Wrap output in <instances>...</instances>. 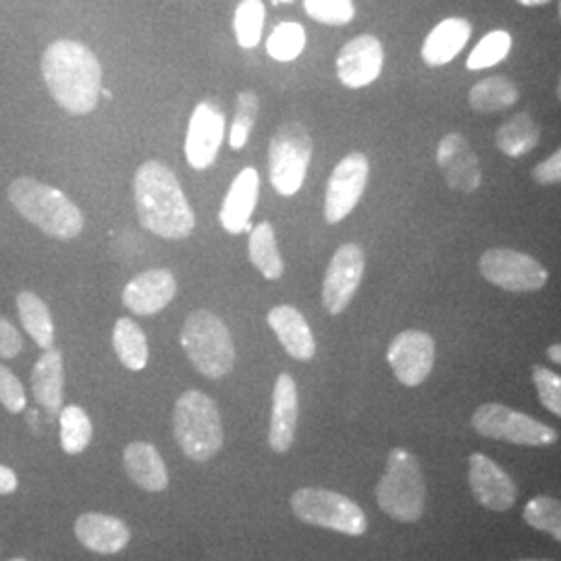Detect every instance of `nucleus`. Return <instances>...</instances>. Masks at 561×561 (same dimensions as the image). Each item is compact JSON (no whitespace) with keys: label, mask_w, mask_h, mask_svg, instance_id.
<instances>
[{"label":"nucleus","mask_w":561,"mask_h":561,"mask_svg":"<svg viewBox=\"0 0 561 561\" xmlns=\"http://www.w3.org/2000/svg\"><path fill=\"white\" fill-rule=\"evenodd\" d=\"M23 350V340H21L20 331L0 317V358L11 360L18 358Z\"/></svg>","instance_id":"ea45409f"},{"label":"nucleus","mask_w":561,"mask_h":561,"mask_svg":"<svg viewBox=\"0 0 561 561\" xmlns=\"http://www.w3.org/2000/svg\"><path fill=\"white\" fill-rule=\"evenodd\" d=\"M472 426L481 437L495 442L516 443L528 447H547L558 443V431L495 401L482 403L474 410Z\"/></svg>","instance_id":"1a4fd4ad"},{"label":"nucleus","mask_w":561,"mask_h":561,"mask_svg":"<svg viewBox=\"0 0 561 561\" xmlns=\"http://www.w3.org/2000/svg\"><path fill=\"white\" fill-rule=\"evenodd\" d=\"M561 347L560 343H556V345H551L549 350H547V356H549V360L556 362V364H560L561 362Z\"/></svg>","instance_id":"37998d69"},{"label":"nucleus","mask_w":561,"mask_h":561,"mask_svg":"<svg viewBox=\"0 0 561 561\" xmlns=\"http://www.w3.org/2000/svg\"><path fill=\"white\" fill-rule=\"evenodd\" d=\"M516 561H549V560H516Z\"/></svg>","instance_id":"de8ad7c7"},{"label":"nucleus","mask_w":561,"mask_h":561,"mask_svg":"<svg viewBox=\"0 0 561 561\" xmlns=\"http://www.w3.org/2000/svg\"><path fill=\"white\" fill-rule=\"evenodd\" d=\"M385 50L379 38L362 34L341 48L337 57V78L345 88L360 90L379 80Z\"/></svg>","instance_id":"f3484780"},{"label":"nucleus","mask_w":561,"mask_h":561,"mask_svg":"<svg viewBox=\"0 0 561 561\" xmlns=\"http://www.w3.org/2000/svg\"><path fill=\"white\" fill-rule=\"evenodd\" d=\"M533 180L541 185H556L561 180V152H553L549 159L533 169Z\"/></svg>","instance_id":"a19ab883"},{"label":"nucleus","mask_w":561,"mask_h":561,"mask_svg":"<svg viewBox=\"0 0 561 561\" xmlns=\"http://www.w3.org/2000/svg\"><path fill=\"white\" fill-rule=\"evenodd\" d=\"M306 46V32L300 23L287 21L275 27L271 38L266 42V53L271 59L279 62H289L296 60L304 53Z\"/></svg>","instance_id":"473e14b6"},{"label":"nucleus","mask_w":561,"mask_h":561,"mask_svg":"<svg viewBox=\"0 0 561 561\" xmlns=\"http://www.w3.org/2000/svg\"><path fill=\"white\" fill-rule=\"evenodd\" d=\"M76 537L85 549L101 556H115L131 541V533L125 522L101 512L81 514L76 520Z\"/></svg>","instance_id":"412c9836"},{"label":"nucleus","mask_w":561,"mask_h":561,"mask_svg":"<svg viewBox=\"0 0 561 561\" xmlns=\"http://www.w3.org/2000/svg\"><path fill=\"white\" fill-rule=\"evenodd\" d=\"M522 518H524L528 526L542 530V533L551 535L556 541H560L561 505L558 500L547 497V495L530 500V502L526 503L524 512H522Z\"/></svg>","instance_id":"f704fd0d"},{"label":"nucleus","mask_w":561,"mask_h":561,"mask_svg":"<svg viewBox=\"0 0 561 561\" xmlns=\"http://www.w3.org/2000/svg\"><path fill=\"white\" fill-rule=\"evenodd\" d=\"M312 152L314 141L304 125L296 121L280 125L268 146V178L277 194L296 196L300 192Z\"/></svg>","instance_id":"6e6552de"},{"label":"nucleus","mask_w":561,"mask_h":561,"mask_svg":"<svg viewBox=\"0 0 561 561\" xmlns=\"http://www.w3.org/2000/svg\"><path fill=\"white\" fill-rule=\"evenodd\" d=\"M533 381L537 387V393L541 398V403L556 416H561V379L558 373L545 368V366H535L533 368Z\"/></svg>","instance_id":"4c0bfd02"},{"label":"nucleus","mask_w":561,"mask_h":561,"mask_svg":"<svg viewBox=\"0 0 561 561\" xmlns=\"http://www.w3.org/2000/svg\"><path fill=\"white\" fill-rule=\"evenodd\" d=\"M259 108L261 102L259 96L250 90H243L238 96V106H236V119L231 125V134H229V146L233 150H241L248 140H250V131L259 117Z\"/></svg>","instance_id":"c9c22d12"},{"label":"nucleus","mask_w":561,"mask_h":561,"mask_svg":"<svg viewBox=\"0 0 561 561\" xmlns=\"http://www.w3.org/2000/svg\"><path fill=\"white\" fill-rule=\"evenodd\" d=\"M291 510L304 524L321 526L350 537H360L368 530V520L360 505L329 489H298L291 495Z\"/></svg>","instance_id":"0eeeda50"},{"label":"nucleus","mask_w":561,"mask_h":561,"mask_svg":"<svg viewBox=\"0 0 561 561\" xmlns=\"http://www.w3.org/2000/svg\"><path fill=\"white\" fill-rule=\"evenodd\" d=\"M468 481L474 500L493 512H507L518 502V486L497 461L484 454H472L468 460Z\"/></svg>","instance_id":"4468645a"},{"label":"nucleus","mask_w":561,"mask_h":561,"mask_svg":"<svg viewBox=\"0 0 561 561\" xmlns=\"http://www.w3.org/2000/svg\"><path fill=\"white\" fill-rule=\"evenodd\" d=\"M300 416V398L298 385L291 375L283 373L277 377L273 391V412H271V428H268V445L273 451L285 454L294 445L296 428Z\"/></svg>","instance_id":"6ab92c4d"},{"label":"nucleus","mask_w":561,"mask_h":561,"mask_svg":"<svg viewBox=\"0 0 561 561\" xmlns=\"http://www.w3.org/2000/svg\"><path fill=\"white\" fill-rule=\"evenodd\" d=\"M264 18H266V9H264L262 0H241L236 9V18H233L236 41L241 48L259 46L262 30H264Z\"/></svg>","instance_id":"2f4dec72"},{"label":"nucleus","mask_w":561,"mask_h":561,"mask_svg":"<svg viewBox=\"0 0 561 561\" xmlns=\"http://www.w3.org/2000/svg\"><path fill=\"white\" fill-rule=\"evenodd\" d=\"M225 138V115L213 102H201L187 125L185 159L192 169L204 171L217 161Z\"/></svg>","instance_id":"2eb2a0df"},{"label":"nucleus","mask_w":561,"mask_h":561,"mask_svg":"<svg viewBox=\"0 0 561 561\" xmlns=\"http://www.w3.org/2000/svg\"><path fill=\"white\" fill-rule=\"evenodd\" d=\"M539 140H541V129L526 113H520L507 123H503L497 131V148L505 157H512V159H520L524 154L533 152Z\"/></svg>","instance_id":"c85d7f7f"},{"label":"nucleus","mask_w":561,"mask_h":561,"mask_svg":"<svg viewBox=\"0 0 561 561\" xmlns=\"http://www.w3.org/2000/svg\"><path fill=\"white\" fill-rule=\"evenodd\" d=\"M0 403L11 414H20L27 405V396L20 379L2 364H0Z\"/></svg>","instance_id":"58836bf2"},{"label":"nucleus","mask_w":561,"mask_h":561,"mask_svg":"<svg viewBox=\"0 0 561 561\" xmlns=\"http://www.w3.org/2000/svg\"><path fill=\"white\" fill-rule=\"evenodd\" d=\"M62 389H65L62 354L57 347H50L42 354L32 370L34 398L46 410L48 416H59L62 410Z\"/></svg>","instance_id":"393cba45"},{"label":"nucleus","mask_w":561,"mask_h":561,"mask_svg":"<svg viewBox=\"0 0 561 561\" xmlns=\"http://www.w3.org/2000/svg\"><path fill=\"white\" fill-rule=\"evenodd\" d=\"M259 192H261L259 171L252 167H245L231 183L219 213V219L227 233L240 236L243 231H252L250 217L259 204Z\"/></svg>","instance_id":"aec40b11"},{"label":"nucleus","mask_w":561,"mask_h":561,"mask_svg":"<svg viewBox=\"0 0 561 561\" xmlns=\"http://www.w3.org/2000/svg\"><path fill=\"white\" fill-rule=\"evenodd\" d=\"M370 175V162L362 152H352L333 169L324 194V219L341 222L360 202Z\"/></svg>","instance_id":"f8f14e48"},{"label":"nucleus","mask_w":561,"mask_h":561,"mask_svg":"<svg viewBox=\"0 0 561 561\" xmlns=\"http://www.w3.org/2000/svg\"><path fill=\"white\" fill-rule=\"evenodd\" d=\"M123 466L127 477L148 493H161L169 486L167 463L152 443H129L123 451Z\"/></svg>","instance_id":"5701e85b"},{"label":"nucleus","mask_w":561,"mask_h":561,"mask_svg":"<svg viewBox=\"0 0 561 561\" xmlns=\"http://www.w3.org/2000/svg\"><path fill=\"white\" fill-rule=\"evenodd\" d=\"M304 9L312 20L324 25H345L356 15L352 0H304Z\"/></svg>","instance_id":"e433bc0d"},{"label":"nucleus","mask_w":561,"mask_h":561,"mask_svg":"<svg viewBox=\"0 0 561 561\" xmlns=\"http://www.w3.org/2000/svg\"><path fill=\"white\" fill-rule=\"evenodd\" d=\"M437 164L442 169L443 180L451 190L461 194H472L481 187L482 169L479 157L458 131L447 134L439 141Z\"/></svg>","instance_id":"dca6fc26"},{"label":"nucleus","mask_w":561,"mask_h":561,"mask_svg":"<svg viewBox=\"0 0 561 561\" xmlns=\"http://www.w3.org/2000/svg\"><path fill=\"white\" fill-rule=\"evenodd\" d=\"M248 250H250V262L261 271L264 279L279 280L283 277L285 264L280 259L275 229L271 222L262 221L256 227H252Z\"/></svg>","instance_id":"bb28decb"},{"label":"nucleus","mask_w":561,"mask_h":561,"mask_svg":"<svg viewBox=\"0 0 561 561\" xmlns=\"http://www.w3.org/2000/svg\"><path fill=\"white\" fill-rule=\"evenodd\" d=\"M18 486H20L18 474L9 466L0 463V495H11L18 491Z\"/></svg>","instance_id":"79ce46f5"},{"label":"nucleus","mask_w":561,"mask_h":561,"mask_svg":"<svg viewBox=\"0 0 561 561\" xmlns=\"http://www.w3.org/2000/svg\"><path fill=\"white\" fill-rule=\"evenodd\" d=\"M173 435L190 460H213L225 442L217 401L198 389L181 393L173 410Z\"/></svg>","instance_id":"20e7f679"},{"label":"nucleus","mask_w":561,"mask_h":561,"mask_svg":"<svg viewBox=\"0 0 561 561\" xmlns=\"http://www.w3.org/2000/svg\"><path fill=\"white\" fill-rule=\"evenodd\" d=\"M277 2H294V0H277Z\"/></svg>","instance_id":"49530a36"},{"label":"nucleus","mask_w":561,"mask_h":561,"mask_svg":"<svg viewBox=\"0 0 561 561\" xmlns=\"http://www.w3.org/2000/svg\"><path fill=\"white\" fill-rule=\"evenodd\" d=\"M520 92L514 81L507 78H486L477 81L468 94V102L477 113H500L514 106Z\"/></svg>","instance_id":"c756f323"},{"label":"nucleus","mask_w":561,"mask_h":561,"mask_svg":"<svg viewBox=\"0 0 561 561\" xmlns=\"http://www.w3.org/2000/svg\"><path fill=\"white\" fill-rule=\"evenodd\" d=\"M60 447L69 456L81 454L94 435V426L80 405H62L59 412Z\"/></svg>","instance_id":"7c9ffc66"},{"label":"nucleus","mask_w":561,"mask_h":561,"mask_svg":"<svg viewBox=\"0 0 561 561\" xmlns=\"http://www.w3.org/2000/svg\"><path fill=\"white\" fill-rule=\"evenodd\" d=\"M364 268H366V256L360 245L343 243L329 262L327 275L322 280V306L329 314L337 317L341 312H345V308L358 294Z\"/></svg>","instance_id":"9b49d317"},{"label":"nucleus","mask_w":561,"mask_h":561,"mask_svg":"<svg viewBox=\"0 0 561 561\" xmlns=\"http://www.w3.org/2000/svg\"><path fill=\"white\" fill-rule=\"evenodd\" d=\"M435 341L424 331H403L391 341L387 362L405 387H419L428 379L435 366Z\"/></svg>","instance_id":"ddd939ff"},{"label":"nucleus","mask_w":561,"mask_h":561,"mask_svg":"<svg viewBox=\"0 0 561 561\" xmlns=\"http://www.w3.org/2000/svg\"><path fill=\"white\" fill-rule=\"evenodd\" d=\"M42 78L50 96L71 115H88L101 101V60L81 42H53L42 55Z\"/></svg>","instance_id":"f257e3e1"},{"label":"nucleus","mask_w":561,"mask_h":561,"mask_svg":"<svg viewBox=\"0 0 561 561\" xmlns=\"http://www.w3.org/2000/svg\"><path fill=\"white\" fill-rule=\"evenodd\" d=\"M516 2H520L524 7H541V4H549L553 0H516Z\"/></svg>","instance_id":"c03bdc74"},{"label":"nucleus","mask_w":561,"mask_h":561,"mask_svg":"<svg viewBox=\"0 0 561 561\" xmlns=\"http://www.w3.org/2000/svg\"><path fill=\"white\" fill-rule=\"evenodd\" d=\"M375 493L379 507L393 520H421L426 502L421 461L403 447L391 449L387 458V470Z\"/></svg>","instance_id":"423d86ee"},{"label":"nucleus","mask_w":561,"mask_h":561,"mask_svg":"<svg viewBox=\"0 0 561 561\" xmlns=\"http://www.w3.org/2000/svg\"><path fill=\"white\" fill-rule=\"evenodd\" d=\"M9 202L25 221L36 225L44 236L69 241L83 231V213L60 190L32 178H18L9 185Z\"/></svg>","instance_id":"7ed1b4c3"},{"label":"nucleus","mask_w":561,"mask_h":561,"mask_svg":"<svg viewBox=\"0 0 561 561\" xmlns=\"http://www.w3.org/2000/svg\"><path fill=\"white\" fill-rule=\"evenodd\" d=\"M268 327L275 331L283 350L294 360L308 362L317 356V341L298 308L280 304L268 312Z\"/></svg>","instance_id":"4be33fe9"},{"label":"nucleus","mask_w":561,"mask_h":561,"mask_svg":"<svg viewBox=\"0 0 561 561\" xmlns=\"http://www.w3.org/2000/svg\"><path fill=\"white\" fill-rule=\"evenodd\" d=\"M9 561H27V560H23V558H15V560H9Z\"/></svg>","instance_id":"a18cd8bd"},{"label":"nucleus","mask_w":561,"mask_h":561,"mask_svg":"<svg viewBox=\"0 0 561 561\" xmlns=\"http://www.w3.org/2000/svg\"><path fill=\"white\" fill-rule=\"evenodd\" d=\"M479 271L491 285L518 294L541 291L549 280V273L541 262L507 248L486 250L479 261Z\"/></svg>","instance_id":"9d476101"},{"label":"nucleus","mask_w":561,"mask_h":561,"mask_svg":"<svg viewBox=\"0 0 561 561\" xmlns=\"http://www.w3.org/2000/svg\"><path fill=\"white\" fill-rule=\"evenodd\" d=\"M18 312L23 329L38 347L44 352L55 347V322L41 296H36L34 291H21L18 296Z\"/></svg>","instance_id":"a878e982"},{"label":"nucleus","mask_w":561,"mask_h":561,"mask_svg":"<svg viewBox=\"0 0 561 561\" xmlns=\"http://www.w3.org/2000/svg\"><path fill=\"white\" fill-rule=\"evenodd\" d=\"M113 347L117 352V358L127 370L140 373L146 368L150 350H148V340L141 331L140 324L134 319H119L115 322L113 329Z\"/></svg>","instance_id":"cd10ccee"},{"label":"nucleus","mask_w":561,"mask_h":561,"mask_svg":"<svg viewBox=\"0 0 561 561\" xmlns=\"http://www.w3.org/2000/svg\"><path fill=\"white\" fill-rule=\"evenodd\" d=\"M181 347L196 370L222 379L236 366V343L227 324L210 310L192 312L181 327Z\"/></svg>","instance_id":"39448f33"},{"label":"nucleus","mask_w":561,"mask_h":561,"mask_svg":"<svg viewBox=\"0 0 561 561\" xmlns=\"http://www.w3.org/2000/svg\"><path fill=\"white\" fill-rule=\"evenodd\" d=\"M472 36L470 21L461 18L443 20L431 30L422 44V59L428 67H443L456 59Z\"/></svg>","instance_id":"b1692460"},{"label":"nucleus","mask_w":561,"mask_h":561,"mask_svg":"<svg viewBox=\"0 0 561 561\" xmlns=\"http://www.w3.org/2000/svg\"><path fill=\"white\" fill-rule=\"evenodd\" d=\"M512 50V36L503 30H495L491 34H486L477 48L470 53V57L466 60V67L470 71H482L489 67L500 65L502 60L507 59Z\"/></svg>","instance_id":"72a5a7b5"},{"label":"nucleus","mask_w":561,"mask_h":561,"mask_svg":"<svg viewBox=\"0 0 561 561\" xmlns=\"http://www.w3.org/2000/svg\"><path fill=\"white\" fill-rule=\"evenodd\" d=\"M178 294V280L167 268H150L129 280L123 289V306L136 317H154Z\"/></svg>","instance_id":"a211bd4d"},{"label":"nucleus","mask_w":561,"mask_h":561,"mask_svg":"<svg viewBox=\"0 0 561 561\" xmlns=\"http://www.w3.org/2000/svg\"><path fill=\"white\" fill-rule=\"evenodd\" d=\"M134 198L141 227L162 240H185L196 229V215L175 173L161 161L141 164L134 178Z\"/></svg>","instance_id":"f03ea898"}]
</instances>
